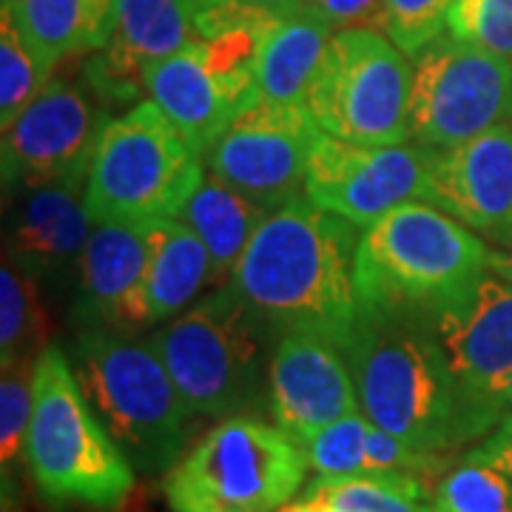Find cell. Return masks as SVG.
<instances>
[{
  "mask_svg": "<svg viewBox=\"0 0 512 512\" xmlns=\"http://www.w3.org/2000/svg\"><path fill=\"white\" fill-rule=\"evenodd\" d=\"M330 35L333 29L328 23L313 18L302 6L279 12L271 20L256 55L259 97L274 103L305 106L313 74L319 69Z\"/></svg>",
  "mask_w": 512,
  "mask_h": 512,
  "instance_id": "cell-22",
  "label": "cell"
},
{
  "mask_svg": "<svg viewBox=\"0 0 512 512\" xmlns=\"http://www.w3.org/2000/svg\"><path fill=\"white\" fill-rule=\"evenodd\" d=\"M194 40L200 35L185 0H117L114 32L89 63V83L109 103L137 100L146 92L148 69Z\"/></svg>",
  "mask_w": 512,
  "mask_h": 512,
  "instance_id": "cell-18",
  "label": "cell"
},
{
  "mask_svg": "<svg viewBox=\"0 0 512 512\" xmlns=\"http://www.w3.org/2000/svg\"><path fill=\"white\" fill-rule=\"evenodd\" d=\"M510 128H512V120H510Z\"/></svg>",
  "mask_w": 512,
  "mask_h": 512,
  "instance_id": "cell-41",
  "label": "cell"
},
{
  "mask_svg": "<svg viewBox=\"0 0 512 512\" xmlns=\"http://www.w3.org/2000/svg\"><path fill=\"white\" fill-rule=\"evenodd\" d=\"M72 365L94 413L137 473L160 476L185 456L194 413L148 339L126 330H77Z\"/></svg>",
  "mask_w": 512,
  "mask_h": 512,
  "instance_id": "cell-5",
  "label": "cell"
},
{
  "mask_svg": "<svg viewBox=\"0 0 512 512\" xmlns=\"http://www.w3.org/2000/svg\"><path fill=\"white\" fill-rule=\"evenodd\" d=\"M421 200L490 239L493 248L512 245V128L433 151Z\"/></svg>",
  "mask_w": 512,
  "mask_h": 512,
  "instance_id": "cell-16",
  "label": "cell"
},
{
  "mask_svg": "<svg viewBox=\"0 0 512 512\" xmlns=\"http://www.w3.org/2000/svg\"><path fill=\"white\" fill-rule=\"evenodd\" d=\"M493 245L424 200L404 202L359 237V299L430 305L490 271Z\"/></svg>",
  "mask_w": 512,
  "mask_h": 512,
  "instance_id": "cell-8",
  "label": "cell"
},
{
  "mask_svg": "<svg viewBox=\"0 0 512 512\" xmlns=\"http://www.w3.org/2000/svg\"><path fill=\"white\" fill-rule=\"evenodd\" d=\"M512 413V373L504 379V382L498 384L495 390L487 393V399L481 402L476 413V439H484L490 430H493L498 421L504 419V416H510Z\"/></svg>",
  "mask_w": 512,
  "mask_h": 512,
  "instance_id": "cell-35",
  "label": "cell"
},
{
  "mask_svg": "<svg viewBox=\"0 0 512 512\" xmlns=\"http://www.w3.org/2000/svg\"><path fill=\"white\" fill-rule=\"evenodd\" d=\"M268 410L274 424L302 447L333 421L359 413L342 350L319 333H282L268 370Z\"/></svg>",
  "mask_w": 512,
  "mask_h": 512,
  "instance_id": "cell-15",
  "label": "cell"
},
{
  "mask_svg": "<svg viewBox=\"0 0 512 512\" xmlns=\"http://www.w3.org/2000/svg\"><path fill=\"white\" fill-rule=\"evenodd\" d=\"M151 262V222H94L77 265V330H126Z\"/></svg>",
  "mask_w": 512,
  "mask_h": 512,
  "instance_id": "cell-20",
  "label": "cell"
},
{
  "mask_svg": "<svg viewBox=\"0 0 512 512\" xmlns=\"http://www.w3.org/2000/svg\"><path fill=\"white\" fill-rule=\"evenodd\" d=\"M456 0H384L376 29L390 37L404 55L413 57L447 29Z\"/></svg>",
  "mask_w": 512,
  "mask_h": 512,
  "instance_id": "cell-31",
  "label": "cell"
},
{
  "mask_svg": "<svg viewBox=\"0 0 512 512\" xmlns=\"http://www.w3.org/2000/svg\"><path fill=\"white\" fill-rule=\"evenodd\" d=\"M55 63L43 57L20 32L12 12L3 6L0 12V126L9 128L18 114L43 86L52 80Z\"/></svg>",
  "mask_w": 512,
  "mask_h": 512,
  "instance_id": "cell-27",
  "label": "cell"
},
{
  "mask_svg": "<svg viewBox=\"0 0 512 512\" xmlns=\"http://www.w3.org/2000/svg\"><path fill=\"white\" fill-rule=\"evenodd\" d=\"M49 316L40 282L12 259L0 268V365L37 359L49 348Z\"/></svg>",
  "mask_w": 512,
  "mask_h": 512,
  "instance_id": "cell-25",
  "label": "cell"
},
{
  "mask_svg": "<svg viewBox=\"0 0 512 512\" xmlns=\"http://www.w3.org/2000/svg\"><path fill=\"white\" fill-rule=\"evenodd\" d=\"M433 490L416 476H356L316 478L305 498L333 512H433Z\"/></svg>",
  "mask_w": 512,
  "mask_h": 512,
  "instance_id": "cell-26",
  "label": "cell"
},
{
  "mask_svg": "<svg viewBox=\"0 0 512 512\" xmlns=\"http://www.w3.org/2000/svg\"><path fill=\"white\" fill-rule=\"evenodd\" d=\"M512 120V60L441 35L413 55L407 137L444 151Z\"/></svg>",
  "mask_w": 512,
  "mask_h": 512,
  "instance_id": "cell-10",
  "label": "cell"
},
{
  "mask_svg": "<svg viewBox=\"0 0 512 512\" xmlns=\"http://www.w3.org/2000/svg\"><path fill=\"white\" fill-rule=\"evenodd\" d=\"M308 453L251 413L220 419L163 478L171 512H279L302 490Z\"/></svg>",
  "mask_w": 512,
  "mask_h": 512,
  "instance_id": "cell-7",
  "label": "cell"
},
{
  "mask_svg": "<svg viewBox=\"0 0 512 512\" xmlns=\"http://www.w3.org/2000/svg\"><path fill=\"white\" fill-rule=\"evenodd\" d=\"M322 507H325V504H322ZM325 512H333V510H330V507H325Z\"/></svg>",
  "mask_w": 512,
  "mask_h": 512,
  "instance_id": "cell-40",
  "label": "cell"
},
{
  "mask_svg": "<svg viewBox=\"0 0 512 512\" xmlns=\"http://www.w3.org/2000/svg\"><path fill=\"white\" fill-rule=\"evenodd\" d=\"M143 83L148 100L165 111V117L202 160L239 111L259 100L256 80L222 74L202 40H194L177 55L154 63Z\"/></svg>",
  "mask_w": 512,
  "mask_h": 512,
  "instance_id": "cell-17",
  "label": "cell"
},
{
  "mask_svg": "<svg viewBox=\"0 0 512 512\" xmlns=\"http://www.w3.org/2000/svg\"><path fill=\"white\" fill-rule=\"evenodd\" d=\"M268 214L271 211L265 205L222 183L220 177L205 174V180L191 202L185 205L180 220L191 225L197 237L205 242L214 262L217 285H228L237 262L251 245L259 225L268 220Z\"/></svg>",
  "mask_w": 512,
  "mask_h": 512,
  "instance_id": "cell-24",
  "label": "cell"
},
{
  "mask_svg": "<svg viewBox=\"0 0 512 512\" xmlns=\"http://www.w3.org/2000/svg\"><path fill=\"white\" fill-rule=\"evenodd\" d=\"M384 0H299L305 12L328 23L333 32L356 29V26H376Z\"/></svg>",
  "mask_w": 512,
  "mask_h": 512,
  "instance_id": "cell-33",
  "label": "cell"
},
{
  "mask_svg": "<svg viewBox=\"0 0 512 512\" xmlns=\"http://www.w3.org/2000/svg\"><path fill=\"white\" fill-rule=\"evenodd\" d=\"M188 6H191V12H200V9H205L208 3H214V0H185Z\"/></svg>",
  "mask_w": 512,
  "mask_h": 512,
  "instance_id": "cell-39",
  "label": "cell"
},
{
  "mask_svg": "<svg viewBox=\"0 0 512 512\" xmlns=\"http://www.w3.org/2000/svg\"><path fill=\"white\" fill-rule=\"evenodd\" d=\"M353 228L308 197L285 202L259 225L228 285L279 333H319L339 348L362 302Z\"/></svg>",
  "mask_w": 512,
  "mask_h": 512,
  "instance_id": "cell-1",
  "label": "cell"
},
{
  "mask_svg": "<svg viewBox=\"0 0 512 512\" xmlns=\"http://www.w3.org/2000/svg\"><path fill=\"white\" fill-rule=\"evenodd\" d=\"M35 365L37 359H23L3 365L0 376V464L3 478L26 453V433L35 407Z\"/></svg>",
  "mask_w": 512,
  "mask_h": 512,
  "instance_id": "cell-29",
  "label": "cell"
},
{
  "mask_svg": "<svg viewBox=\"0 0 512 512\" xmlns=\"http://www.w3.org/2000/svg\"><path fill=\"white\" fill-rule=\"evenodd\" d=\"M322 134L308 106L259 97L208 148L205 171L276 211L305 197L308 165Z\"/></svg>",
  "mask_w": 512,
  "mask_h": 512,
  "instance_id": "cell-11",
  "label": "cell"
},
{
  "mask_svg": "<svg viewBox=\"0 0 512 512\" xmlns=\"http://www.w3.org/2000/svg\"><path fill=\"white\" fill-rule=\"evenodd\" d=\"M205 174V160L165 111L140 100L100 131L86 174V205L94 222L177 220Z\"/></svg>",
  "mask_w": 512,
  "mask_h": 512,
  "instance_id": "cell-6",
  "label": "cell"
},
{
  "mask_svg": "<svg viewBox=\"0 0 512 512\" xmlns=\"http://www.w3.org/2000/svg\"><path fill=\"white\" fill-rule=\"evenodd\" d=\"M490 271L501 276V279H507L512 285V245H507V248H493Z\"/></svg>",
  "mask_w": 512,
  "mask_h": 512,
  "instance_id": "cell-36",
  "label": "cell"
},
{
  "mask_svg": "<svg viewBox=\"0 0 512 512\" xmlns=\"http://www.w3.org/2000/svg\"><path fill=\"white\" fill-rule=\"evenodd\" d=\"M92 228L86 177L26 188L6 228V259L37 282H60L77 271Z\"/></svg>",
  "mask_w": 512,
  "mask_h": 512,
  "instance_id": "cell-19",
  "label": "cell"
},
{
  "mask_svg": "<svg viewBox=\"0 0 512 512\" xmlns=\"http://www.w3.org/2000/svg\"><path fill=\"white\" fill-rule=\"evenodd\" d=\"M205 285H217V276L197 231L180 217L151 222V262L131 311V330L171 322L200 299Z\"/></svg>",
  "mask_w": 512,
  "mask_h": 512,
  "instance_id": "cell-21",
  "label": "cell"
},
{
  "mask_svg": "<svg viewBox=\"0 0 512 512\" xmlns=\"http://www.w3.org/2000/svg\"><path fill=\"white\" fill-rule=\"evenodd\" d=\"M23 461L52 510H120L134 490L137 470L94 413L60 345L37 356L35 407Z\"/></svg>",
  "mask_w": 512,
  "mask_h": 512,
  "instance_id": "cell-3",
  "label": "cell"
},
{
  "mask_svg": "<svg viewBox=\"0 0 512 512\" xmlns=\"http://www.w3.org/2000/svg\"><path fill=\"white\" fill-rule=\"evenodd\" d=\"M461 458L495 467L507 478H512V413L498 421L493 430L484 439H478V444H473Z\"/></svg>",
  "mask_w": 512,
  "mask_h": 512,
  "instance_id": "cell-34",
  "label": "cell"
},
{
  "mask_svg": "<svg viewBox=\"0 0 512 512\" xmlns=\"http://www.w3.org/2000/svg\"><path fill=\"white\" fill-rule=\"evenodd\" d=\"M279 512H325V507L319 504V501H313V498H299V501H293V504H285Z\"/></svg>",
  "mask_w": 512,
  "mask_h": 512,
  "instance_id": "cell-38",
  "label": "cell"
},
{
  "mask_svg": "<svg viewBox=\"0 0 512 512\" xmlns=\"http://www.w3.org/2000/svg\"><path fill=\"white\" fill-rule=\"evenodd\" d=\"M26 40L43 57H66L106 49L117 23V0H3Z\"/></svg>",
  "mask_w": 512,
  "mask_h": 512,
  "instance_id": "cell-23",
  "label": "cell"
},
{
  "mask_svg": "<svg viewBox=\"0 0 512 512\" xmlns=\"http://www.w3.org/2000/svg\"><path fill=\"white\" fill-rule=\"evenodd\" d=\"M430 507L433 512H512V478L461 458L433 484Z\"/></svg>",
  "mask_w": 512,
  "mask_h": 512,
  "instance_id": "cell-28",
  "label": "cell"
},
{
  "mask_svg": "<svg viewBox=\"0 0 512 512\" xmlns=\"http://www.w3.org/2000/svg\"><path fill=\"white\" fill-rule=\"evenodd\" d=\"M370 421L362 413H350L333 421L308 444V464L319 478H356L365 476V439Z\"/></svg>",
  "mask_w": 512,
  "mask_h": 512,
  "instance_id": "cell-30",
  "label": "cell"
},
{
  "mask_svg": "<svg viewBox=\"0 0 512 512\" xmlns=\"http://www.w3.org/2000/svg\"><path fill=\"white\" fill-rule=\"evenodd\" d=\"M106 123L109 117L80 86L52 77L43 92L20 111L18 120L3 128V188L20 191L86 177L94 143Z\"/></svg>",
  "mask_w": 512,
  "mask_h": 512,
  "instance_id": "cell-14",
  "label": "cell"
},
{
  "mask_svg": "<svg viewBox=\"0 0 512 512\" xmlns=\"http://www.w3.org/2000/svg\"><path fill=\"white\" fill-rule=\"evenodd\" d=\"M447 35L512 60V0H456Z\"/></svg>",
  "mask_w": 512,
  "mask_h": 512,
  "instance_id": "cell-32",
  "label": "cell"
},
{
  "mask_svg": "<svg viewBox=\"0 0 512 512\" xmlns=\"http://www.w3.org/2000/svg\"><path fill=\"white\" fill-rule=\"evenodd\" d=\"M413 60L376 26L333 32L305 106L330 137L356 146L407 143Z\"/></svg>",
  "mask_w": 512,
  "mask_h": 512,
  "instance_id": "cell-9",
  "label": "cell"
},
{
  "mask_svg": "<svg viewBox=\"0 0 512 512\" xmlns=\"http://www.w3.org/2000/svg\"><path fill=\"white\" fill-rule=\"evenodd\" d=\"M424 308L456 382L461 444H470L478 407L512 373V285L484 271Z\"/></svg>",
  "mask_w": 512,
  "mask_h": 512,
  "instance_id": "cell-12",
  "label": "cell"
},
{
  "mask_svg": "<svg viewBox=\"0 0 512 512\" xmlns=\"http://www.w3.org/2000/svg\"><path fill=\"white\" fill-rule=\"evenodd\" d=\"M242 3L262 6V9H271V12H288V9H296V6H299V0H242Z\"/></svg>",
  "mask_w": 512,
  "mask_h": 512,
  "instance_id": "cell-37",
  "label": "cell"
},
{
  "mask_svg": "<svg viewBox=\"0 0 512 512\" xmlns=\"http://www.w3.org/2000/svg\"><path fill=\"white\" fill-rule=\"evenodd\" d=\"M430 163V148L356 146L322 134L308 165L305 197L356 228H370L393 208L424 197Z\"/></svg>",
  "mask_w": 512,
  "mask_h": 512,
  "instance_id": "cell-13",
  "label": "cell"
},
{
  "mask_svg": "<svg viewBox=\"0 0 512 512\" xmlns=\"http://www.w3.org/2000/svg\"><path fill=\"white\" fill-rule=\"evenodd\" d=\"M339 350L370 424L424 453L461 444L456 382L424 305L362 299Z\"/></svg>",
  "mask_w": 512,
  "mask_h": 512,
  "instance_id": "cell-2",
  "label": "cell"
},
{
  "mask_svg": "<svg viewBox=\"0 0 512 512\" xmlns=\"http://www.w3.org/2000/svg\"><path fill=\"white\" fill-rule=\"evenodd\" d=\"M279 336L234 285H220L160 325L148 342L194 416L228 419L268 402Z\"/></svg>",
  "mask_w": 512,
  "mask_h": 512,
  "instance_id": "cell-4",
  "label": "cell"
}]
</instances>
